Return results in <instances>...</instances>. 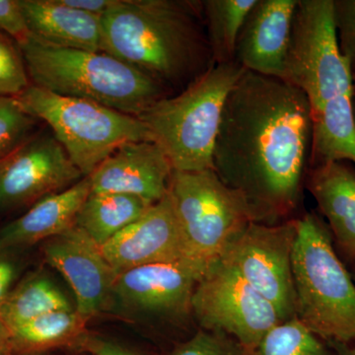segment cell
Masks as SVG:
<instances>
[{
  "instance_id": "6da1fadb",
  "label": "cell",
  "mask_w": 355,
  "mask_h": 355,
  "mask_svg": "<svg viewBox=\"0 0 355 355\" xmlns=\"http://www.w3.org/2000/svg\"><path fill=\"white\" fill-rule=\"evenodd\" d=\"M313 123L302 91L246 71L227 96L214 149V170L241 191L258 221L291 214L309 167Z\"/></svg>"
},
{
  "instance_id": "7a4b0ae2",
  "label": "cell",
  "mask_w": 355,
  "mask_h": 355,
  "mask_svg": "<svg viewBox=\"0 0 355 355\" xmlns=\"http://www.w3.org/2000/svg\"><path fill=\"white\" fill-rule=\"evenodd\" d=\"M101 51L172 93L214 65L202 1L191 0H116L102 16Z\"/></svg>"
},
{
  "instance_id": "3957f363",
  "label": "cell",
  "mask_w": 355,
  "mask_h": 355,
  "mask_svg": "<svg viewBox=\"0 0 355 355\" xmlns=\"http://www.w3.org/2000/svg\"><path fill=\"white\" fill-rule=\"evenodd\" d=\"M33 85L139 116L173 95L153 77L103 51L50 46L31 36L19 46Z\"/></svg>"
},
{
  "instance_id": "277c9868",
  "label": "cell",
  "mask_w": 355,
  "mask_h": 355,
  "mask_svg": "<svg viewBox=\"0 0 355 355\" xmlns=\"http://www.w3.org/2000/svg\"><path fill=\"white\" fill-rule=\"evenodd\" d=\"M246 71L237 62L212 65L184 90L163 98L139 118L173 170H214V149L231 89Z\"/></svg>"
},
{
  "instance_id": "5b68a950",
  "label": "cell",
  "mask_w": 355,
  "mask_h": 355,
  "mask_svg": "<svg viewBox=\"0 0 355 355\" xmlns=\"http://www.w3.org/2000/svg\"><path fill=\"white\" fill-rule=\"evenodd\" d=\"M328 226L313 214L296 219L292 253L296 318L328 343L355 345V282Z\"/></svg>"
},
{
  "instance_id": "8992f818",
  "label": "cell",
  "mask_w": 355,
  "mask_h": 355,
  "mask_svg": "<svg viewBox=\"0 0 355 355\" xmlns=\"http://www.w3.org/2000/svg\"><path fill=\"white\" fill-rule=\"evenodd\" d=\"M16 99L26 113L50 125L53 137L84 177L90 176L123 144L151 141L139 116L99 103L55 94L33 84Z\"/></svg>"
},
{
  "instance_id": "52a82bcc",
  "label": "cell",
  "mask_w": 355,
  "mask_h": 355,
  "mask_svg": "<svg viewBox=\"0 0 355 355\" xmlns=\"http://www.w3.org/2000/svg\"><path fill=\"white\" fill-rule=\"evenodd\" d=\"M168 195L188 256L209 265L220 259L248 224L258 221L246 197L214 170L173 172Z\"/></svg>"
},
{
  "instance_id": "ba28073f",
  "label": "cell",
  "mask_w": 355,
  "mask_h": 355,
  "mask_svg": "<svg viewBox=\"0 0 355 355\" xmlns=\"http://www.w3.org/2000/svg\"><path fill=\"white\" fill-rule=\"evenodd\" d=\"M282 80L304 93L311 114L354 94L352 70L336 38L334 0H298Z\"/></svg>"
},
{
  "instance_id": "9c48e42d",
  "label": "cell",
  "mask_w": 355,
  "mask_h": 355,
  "mask_svg": "<svg viewBox=\"0 0 355 355\" xmlns=\"http://www.w3.org/2000/svg\"><path fill=\"white\" fill-rule=\"evenodd\" d=\"M191 313L203 330L231 336L250 355L282 322L272 303L220 260L210 266L196 287Z\"/></svg>"
},
{
  "instance_id": "30bf717a",
  "label": "cell",
  "mask_w": 355,
  "mask_h": 355,
  "mask_svg": "<svg viewBox=\"0 0 355 355\" xmlns=\"http://www.w3.org/2000/svg\"><path fill=\"white\" fill-rule=\"evenodd\" d=\"M295 238L296 219L277 225L252 221L219 259L270 301L282 322L296 316L292 275Z\"/></svg>"
},
{
  "instance_id": "8fae6325",
  "label": "cell",
  "mask_w": 355,
  "mask_h": 355,
  "mask_svg": "<svg viewBox=\"0 0 355 355\" xmlns=\"http://www.w3.org/2000/svg\"><path fill=\"white\" fill-rule=\"evenodd\" d=\"M83 178L53 135L34 133L0 161V210L33 205Z\"/></svg>"
},
{
  "instance_id": "7c38bea8",
  "label": "cell",
  "mask_w": 355,
  "mask_h": 355,
  "mask_svg": "<svg viewBox=\"0 0 355 355\" xmlns=\"http://www.w3.org/2000/svg\"><path fill=\"white\" fill-rule=\"evenodd\" d=\"M44 260L62 273L76 295V310L89 322L106 310L114 298L118 275L101 247L73 226L44 241Z\"/></svg>"
},
{
  "instance_id": "4fadbf2b",
  "label": "cell",
  "mask_w": 355,
  "mask_h": 355,
  "mask_svg": "<svg viewBox=\"0 0 355 355\" xmlns=\"http://www.w3.org/2000/svg\"><path fill=\"white\" fill-rule=\"evenodd\" d=\"M209 263L182 259L132 268L116 277L114 297L130 309L168 317L191 313V298Z\"/></svg>"
},
{
  "instance_id": "5bb4252c",
  "label": "cell",
  "mask_w": 355,
  "mask_h": 355,
  "mask_svg": "<svg viewBox=\"0 0 355 355\" xmlns=\"http://www.w3.org/2000/svg\"><path fill=\"white\" fill-rule=\"evenodd\" d=\"M101 249L118 275L141 266L191 259L168 193Z\"/></svg>"
},
{
  "instance_id": "9a60e30c",
  "label": "cell",
  "mask_w": 355,
  "mask_h": 355,
  "mask_svg": "<svg viewBox=\"0 0 355 355\" xmlns=\"http://www.w3.org/2000/svg\"><path fill=\"white\" fill-rule=\"evenodd\" d=\"M173 170L164 151L149 140L116 149L89 176L92 193H118L158 202L167 195Z\"/></svg>"
},
{
  "instance_id": "2e32d148",
  "label": "cell",
  "mask_w": 355,
  "mask_h": 355,
  "mask_svg": "<svg viewBox=\"0 0 355 355\" xmlns=\"http://www.w3.org/2000/svg\"><path fill=\"white\" fill-rule=\"evenodd\" d=\"M298 0H257L236 44L235 62L261 76L282 79Z\"/></svg>"
},
{
  "instance_id": "e0dca14e",
  "label": "cell",
  "mask_w": 355,
  "mask_h": 355,
  "mask_svg": "<svg viewBox=\"0 0 355 355\" xmlns=\"http://www.w3.org/2000/svg\"><path fill=\"white\" fill-rule=\"evenodd\" d=\"M307 189L328 221L333 239L355 265V167L335 161L308 168Z\"/></svg>"
},
{
  "instance_id": "ac0fdd59",
  "label": "cell",
  "mask_w": 355,
  "mask_h": 355,
  "mask_svg": "<svg viewBox=\"0 0 355 355\" xmlns=\"http://www.w3.org/2000/svg\"><path fill=\"white\" fill-rule=\"evenodd\" d=\"M90 193L87 176L67 190L42 198L0 230V245L21 249L62 234L76 226L77 214Z\"/></svg>"
},
{
  "instance_id": "d6986e66",
  "label": "cell",
  "mask_w": 355,
  "mask_h": 355,
  "mask_svg": "<svg viewBox=\"0 0 355 355\" xmlns=\"http://www.w3.org/2000/svg\"><path fill=\"white\" fill-rule=\"evenodd\" d=\"M32 36L58 48L101 51L102 17L62 0H19Z\"/></svg>"
},
{
  "instance_id": "ffe728a7",
  "label": "cell",
  "mask_w": 355,
  "mask_h": 355,
  "mask_svg": "<svg viewBox=\"0 0 355 355\" xmlns=\"http://www.w3.org/2000/svg\"><path fill=\"white\" fill-rule=\"evenodd\" d=\"M352 98L354 94L340 96L312 114L309 167L335 161H349L355 164V119Z\"/></svg>"
},
{
  "instance_id": "44dd1931",
  "label": "cell",
  "mask_w": 355,
  "mask_h": 355,
  "mask_svg": "<svg viewBox=\"0 0 355 355\" xmlns=\"http://www.w3.org/2000/svg\"><path fill=\"white\" fill-rule=\"evenodd\" d=\"M151 205L135 196L91 191L77 214L76 226L102 247L144 216Z\"/></svg>"
},
{
  "instance_id": "7402d4cb",
  "label": "cell",
  "mask_w": 355,
  "mask_h": 355,
  "mask_svg": "<svg viewBox=\"0 0 355 355\" xmlns=\"http://www.w3.org/2000/svg\"><path fill=\"white\" fill-rule=\"evenodd\" d=\"M87 323L76 309L35 318L9 331L13 354L36 355L58 347H77L87 333Z\"/></svg>"
},
{
  "instance_id": "603a6c76",
  "label": "cell",
  "mask_w": 355,
  "mask_h": 355,
  "mask_svg": "<svg viewBox=\"0 0 355 355\" xmlns=\"http://www.w3.org/2000/svg\"><path fill=\"white\" fill-rule=\"evenodd\" d=\"M74 309L67 296L51 279L34 275L22 280L8 294L0 307V319L10 331L42 315Z\"/></svg>"
},
{
  "instance_id": "cb8c5ba5",
  "label": "cell",
  "mask_w": 355,
  "mask_h": 355,
  "mask_svg": "<svg viewBox=\"0 0 355 355\" xmlns=\"http://www.w3.org/2000/svg\"><path fill=\"white\" fill-rule=\"evenodd\" d=\"M257 0H202L205 31L214 64L235 62L236 44Z\"/></svg>"
},
{
  "instance_id": "d4e9b609",
  "label": "cell",
  "mask_w": 355,
  "mask_h": 355,
  "mask_svg": "<svg viewBox=\"0 0 355 355\" xmlns=\"http://www.w3.org/2000/svg\"><path fill=\"white\" fill-rule=\"evenodd\" d=\"M254 355H336L330 345L311 331L297 318L273 327Z\"/></svg>"
},
{
  "instance_id": "484cf974",
  "label": "cell",
  "mask_w": 355,
  "mask_h": 355,
  "mask_svg": "<svg viewBox=\"0 0 355 355\" xmlns=\"http://www.w3.org/2000/svg\"><path fill=\"white\" fill-rule=\"evenodd\" d=\"M37 121L26 113L16 98L0 97V161L34 135Z\"/></svg>"
},
{
  "instance_id": "4316f807",
  "label": "cell",
  "mask_w": 355,
  "mask_h": 355,
  "mask_svg": "<svg viewBox=\"0 0 355 355\" xmlns=\"http://www.w3.org/2000/svg\"><path fill=\"white\" fill-rule=\"evenodd\" d=\"M31 84L19 46L0 31V97L17 98Z\"/></svg>"
},
{
  "instance_id": "83f0119b",
  "label": "cell",
  "mask_w": 355,
  "mask_h": 355,
  "mask_svg": "<svg viewBox=\"0 0 355 355\" xmlns=\"http://www.w3.org/2000/svg\"><path fill=\"white\" fill-rule=\"evenodd\" d=\"M171 355H250L234 338L218 331H198Z\"/></svg>"
},
{
  "instance_id": "f1b7e54d",
  "label": "cell",
  "mask_w": 355,
  "mask_h": 355,
  "mask_svg": "<svg viewBox=\"0 0 355 355\" xmlns=\"http://www.w3.org/2000/svg\"><path fill=\"white\" fill-rule=\"evenodd\" d=\"M334 19L340 53L355 74V0H334Z\"/></svg>"
},
{
  "instance_id": "f546056e",
  "label": "cell",
  "mask_w": 355,
  "mask_h": 355,
  "mask_svg": "<svg viewBox=\"0 0 355 355\" xmlns=\"http://www.w3.org/2000/svg\"><path fill=\"white\" fill-rule=\"evenodd\" d=\"M0 31L14 40L18 46L31 38L19 0H0Z\"/></svg>"
},
{
  "instance_id": "4dcf8cb0",
  "label": "cell",
  "mask_w": 355,
  "mask_h": 355,
  "mask_svg": "<svg viewBox=\"0 0 355 355\" xmlns=\"http://www.w3.org/2000/svg\"><path fill=\"white\" fill-rule=\"evenodd\" d=\"M13 248L0 245V307L3 304L19 272V263L13 254Z\"/></svg>"
},
{
  "instance_id": "1f68e13d",
  "label": "cell",
  "mask_w": 355,
  "mask_h": 355,
  "mask_svg": "<svg viewBox=\"0 0 355 355\" xmlns=\"http://www.w3.org/2000/svg\"><path fill=\"white\" fill-rule=\"evenodd\" d=\"M77 347L92 355H137L118 343L86 333Z\"/></svg>"
},
{
  "instance_id": "d6a6232c",
  "label": "cell",
  "mask_w": 355,
  "mask_h": 355,
  "mask_svg": "<svg viewBox=\"0 0 355 355\" xmlns=\"http://www.w3.org/2000/svg\"><path fill=\"white\" fill-rule=\"evenodd\" d=\"M116 1V0H62L65 6L101 17Z\"/></svg>"
},
{
  "instance_id": "836d02e7",
  "label": "cell",
  "mask_w": 355,
  "mask_h": 355,
  "mask_svg": "<svg viewBox=\"0 0 355 355\" xmlns=\"http://www.w3.org/2000/svg\"><path fill=\"white\" fill-rule=\"evenodd\" d=\"M0 355H14L10 343V333L0 319Z\"/></svg>"
},
{
  "instance_id": "e575fe53",
  "label": "cell",
  "mask_w": 355,
  "mask_h": 355,
  "mask_svg": "<svg viewBox=\"0 0 355 355\" xmlns=\"http://www.w3.org/2000/svg\"><path fill=\"white\" fill-rule=\"evenodd\" d=\"M336 355H355V345H347L340 343H329Z\"/></svg>"
},
{
  "instance_id": "d590c367",
  "label": "cell",
  "mask_w": 355,
  "mask_h": 355,
  "mask_svg": "<svg viewBox=\"0 0 355 355\" xmlns=\"http://www.w3.org/2000/svg\"><path fill=\"white\" fill-rule=\"evenodd\" d=\"M352 104H354V119H355V94L354 93V98H352Z\"/></svg>"
},
{
  "instance_id": "8d00e7d4",
  "label": "cell",
  "mask_w": 355,
  "mask_h": 355,
  "mask_svg": "<svg viewBox=\"0 0 355 355\" xmlns=\"http://www.w3.org/2000/svg\"><path fill=\"white\" fill-rule=\"evenodd\" d=\"M352 79H354V93L355 94V74L352 76Z\"/></svg>"
},
{
  "instance_id": "74e56055",
  "label": "cell",
  "mask_w": 355,
  "mask_h": 355,
  "mask_svg": "<svg viewBox=\"0 0 355 355\" xmlns=\"http://www.w3.org/2000/svg\"><path fill=\"white\" fill-rule=\"evenodd\" d=\"M354 282H355V268H354Z\"/></svg>"
}]
</instances>
